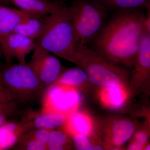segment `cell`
Wrapping results in <instances>:
<instances>
[{
    "label": "cell",
    "mask_w": 150,
    "mask_h": 150,
    "mask_svg": "<svg viewBox=\"0 0 150 150\" xmlns=\"http://www.w3.org/2000/svg\"><path fill=\"white\" fill-rule=\"evenodd\" d=\"M145 18L139 8L117 11L92 41V50L113 64L132 68L142 38L148 34Z\"/></svg>",
    "instance_id": "1"
},
{
    "label": "cell",
    "mask_w": 150,
    "mask_h": 150,
    "mask_svg": "<svg viewBox=\"0 0 150 150\" xmlns=\"http://www.w3.org/2000/svg\"><path fill=\"white\" fill-rule=\"evenodd\" d=\"M77 46L68 7L64 6L45 18L42 32L35 40L32 59L52 54L78 65Z\"/></svg>",
    "instance_id": "2"
},
{
    "label": "cell",
    "mask_w": 150,
    "mask_h": 150,
    "mask_svg": "<svg viewBox=\"0 0 150 150\" xmlns=\"http://www.w3.org/2000/svg\"><path fill=\"white\" fill-rule=\"evenodd\" d=\"M0 81L18 105L36 102L42 98L46 90L26 63L11 64L1 68Z\"/></svg>",
    "instance_id": "3"
},
{
    "label": "cell",
    "mask_w": 150,
    "mask_h": 150,
    "mask_svg": "<svg viewBox=\"0 0 150 150\" xmlns=\"http://www.w3.org/2000/svg\"><path fill=\"white\" fill-rule=\"evenodd\" d=\"M68 10L77 45L86 46L104 26L107 9L95 1L76 0Z\"/></svg>",
    "instance_id": "4"
},
{
    "label": "cell",
    "mask_w": 150,
    "mask_h": 150,
    "mask_svg": "<svg viewBox=\"0 0 150 150\" xmlns=\"http://www.w3.org/2000/svg\"><path fill=\"white\" fill-rule=\"evenodd\" d=\"M76 56L78 66L84 70L93 84L100 87L116 84H127L126 70L108 61L91 48L77 45Z\"/></svg>",
    "instance_id": "5"
},
{
    "label": "cell",
    "mask_w": 150,
    "mask_h": 150,
    "mask_svg": "<svg viewBox=\"0 0 150 150\" xmlns=\"http://www.w3.org/2000/svg\"><path fill=\"white\" fill-rule=\"evenodd\" d=\"M41 112H57L69 115L78 110L81 96L77 89L54 83L43 94Z\"/></svg>",
    "instance_id": "6"
},
{
    "label": "cell",
    "mask_w": 150,
    "mask_h": 150,
    "mask_svg": "<svg viewBox=\"0 0 150 150\" xmlns=\"http://www.w3.org/2000/svg\"><path fill=\"white\" fill-rule=\"evenodd\" d=\"M130 80L131 91L148 93L150 76V34L144 35L132 67Z\"/></svg>",
    "instance_id": "7"
},
{
    "label": "cell",
    "mask_w": 150,
    "mask_h": 150,
    "mask_svg": "<svg viewBox=\"0 0 150 150\" xmlns=\"http://www.w3.org/2000/svg\"><path fill=\"white\" fill-rule=\"evenodd\" d=\"M35 46V40L12 32L0 35V47L5 58L6 65L11 64L14 59L25 63L26 57Z\"/></svg>",
    "instance_id": "8"
},
{
    "label": "cell",
    "mask_w": 150,
    "mask_h": 150,
    "mask_svg": "<svg viewBox=\"0 0 150 150\" xmlns=\"http://www.w3.org/2000/svg\"><path fill=\"white\" fill-rule=\"evenodd\" d=\"M29 64L40 82L46 89L56 82L64 70L62 63L51 54L31 59Z\"/></svg>",
    "instance_id": "9"
},
{
    "label": "cell",
    "mask_w": 150,
    "mask_h": 150,
    "mask_svg": "<svg viewBox=\"0 0 150 150\" xmlns=\"http://www.w3.org/2000/svg\"><path fill=\"white\" fill-rule=\"evenodd\" d=\"M107 125L103 137L105 144L110 149L122 148L136 132L135 123L127 118H116L110 121Z\"/></svg>",
    "instance_id": "10"
},
{
    "label": "cell",
    "mask_w": 150,
    "mask_h": 150,
    "mask_svg": "<svg viewBox=\"0 0 150 150\" xmlns=\"http://www.w3.org/2000/svg\"><path fill=\"white\" fill-rule=\"evenodd\" d=\"M126 85L116 84L101 87L99 98L101 104L111 110H118L125 105L129 98Z\"/></svg>",
    "instance_id": "11"
},
{
    "label": "cell",
    "mask_w": 150,
    "mask_h": 150,
    "mask_svg": "<svg viewBox=\"0 0 150 150\" xmlns=\"http://www.w3.org/2000/svg\"><path fill=\"white\" fill-rule=\"evenodd\" d=\"M62 129L70 137L78 134L90 137L94 131V124L87 113L78 110L69 114Z\"/></svg>",
    "instance_id": "12"
},
{
    "label": "cell",
    "mask_w": 150,
    "mask_h": 150,
    "mask_svg": "<svg viewBox=\"0 0 150 150\" xmlns=\"http://www.w3.org/2000/svg\"><path fill=\"white\" fill-rule=\"evenodd\" d=\"M11 3L30 15L46 17L64 6L60 1L51 0H10Z\"/></svg>",
    "instance_id": "13"
},
{
    "label": "cell",
    "mask_w": 150,
    "mask_h": 150,
    "mask_svg": "<svg viewBox=\"0 0 150 150\" xmlns=\"http://www.w3.org/2000/svg\"><path fill=\"white\" fill-rule=\"evenodd\" d=\"M30 15L20 9L0 4V35L13 32L16 25Z\"/></svg>",
    "instance_id": "14"
},
{
    "label": "cell",
    "mask_w": 150,
    "mask_h": 150,
    "mask_svg": "<svg viewBox=\"0 0 150 150\" xmlns=\"http://www.w3.org/2000/svg\"><path fill=\"white\" fill-rule=\"evenodd\" d=\"M46 17L30 15L16 25L13 32L35 40L42 32Z\"/></svg>",
    "instance_id": "15"
},
{
    "label": "cell",
    "mask_w": 150,
    "mask_h": 150,
    "mask_svg": "<svg viewBox=\"0 0 150 150\" xmlns=\"http://www.w3.org/2000/svg\"><path fill=\"white\" fill-rule=\"evenodd\" d=\"M88 82L90 81L87 74L83 69L78 66L64 70L55 83L79 90Z\"/></svg>",
    "instance_id": "16"
},
{
    "label": "cell",
    "mask_w": 150,
    "mask_h": 150,
    "mask_svg": "<svg viewBox=\"0 0 150 150\" xmlns=\"http://www.w3.org/2000/svg\"><path fill=\"white\" fill-rule=\"evenodd\" d=\"M68 115L57 112H43L36 115L32 121L34 128L54 130L61 128L67 120Z\"/></svg>",
    "instance_id": "17"
},
{
    "label": "cell",
    "mask_w": 150,
    "mask_h": 150,
    "mask_svg": "<svg viewBox=\"0 0 150 150\" xmlns=\"http://www.w3.org/2000/svg\"><path fill=\"white\" fill-rule=\"evenodd\" d=\"M105 8L122 10L139 8H149L150 0H94Z\"/></svg>",
    "instance_id": "18"
},
{
    "label": "cell",
    "mask_w": 150,
    "mask_h": 150,
    "mask_svg": "<svg viewBox=\"0 0 150 150\" xmlns=\"http://www.w3.org/2000/svg\"><path fill=\"white\" fill-rule=\"evenodd\" d=\"M18 105L11 94L0 81V114L12 117L20 113Z\"/></svg>",
    "instance_id": "19"
},
{
    "label": "cell",
    "mask_w": 150,
    "mask_h": 150,
    "mask_svg": "<svg viewBox=\"0 0 150 150\" xmlns=\"http://www.w3.org/2000/svg\"><path fill=\"white\" fill-rule=\"evenodd\" d=\"M70 136L64 130H52L46 145L47 150H63L71 149Z\"/></svg>",
    "instance_id": "20"
},
{
    "label": "cell",
    "mask_w": 150,
    "mask_h": 150,
    "mask_svg": "<svg viewBox=\"0 0 150 150\" xmlns=\"http://www.w3.org/2000/svg\"><path fill=\"white\" fill-rule=\"evenodd\" d=\"M20 137L3 125L0 127V150L6 149L13 146Z\"/></svg>",
    "instance_id": "21"
},
{
    "label": "cell",
    "mask_w": 150,
    "mask_h": 150,
    "mask_svg": "<svg viewBox=\"0 0 150 150\" xmlns=\"http://www.w3.org/2000/svg\"><path fill=\"white\" fill-rule=\"evenodd\" d=\"M149 136L148 130L145 129H141L137 132H135L133 137L132 140L127 147L129 150H144L145 146L148 144Z\"/></svg>",
    "instance_id": "22"
},
{
    "label": "cell",
    "mask_w": 150,
    "mask_h": 150,
    "mask_svg": "<svg viewBox=\"0 0 150 150\" xmlns=\"http://www.w3.org/2000/svg\"><path fill=\"white\" fill-rule=\"evenodd\" d=\"M72 138L74 146L77 149L79 150H101L103 147L98 144L92 143L89 139V137L84 135H74Z\"/></svg>",
    "instance_id": "23"
},
{
    "label": "cell",
    "mask_w": 150,
    "mask_h": 150,
    "mask_svg": "<svg viewBox=\"0 0 150 150\" xmlns=\"http://www.w3.org/2000/svg\"><path fill=\"white\" fill-rule=\"evenodd\" d=\"M15 145H16V148L19 150H47L46 145L35 140H27L22 142H17Z\"/></svg>",
    "instance_id": "24"
},
{
    "label": "cell",
    "mask_w": 150,
    "mask_h": 150,
    "mask_svg": "<svg viewBox=\"0 0 150 150\" xmlns=\"http://www.w3.org/2000/svg\"><path fill=\"white\" fill-rule=\"evenodd\" d=\"M6 118L5 115L0 114V127L6 122Z\"/></svg>",
    "instance_id": "25"
},
{
    "label": "cell",
    "mask_w": 150,
    "mask_h": 150,
    "mask_svg": "<svg viewBox=\"0 0 150 150\" xmlns=\"http://www.w3.org/2000/svg\"><path fill=\"white\" fill-rule=\"evenodd\" d=\"M11 4L10 0H0V4L2 5H7Z\"/></svg>",
    "instance_id": "26"
},
{
    "label": "cell",
    "mask_w": 150,
    "mask_h": 150,
    "mask_svg": "<svg viewBox=\"0 0 150 150\" xmlns=\"http://www.w3.org/2000/svg\"><path fill=\"white\" fill-rule=\"evenodd\" d=\"M145 150H150V145L149 144H147L145 146L144 148V149Z\"/></svg>",
    "instance_id": "27"
},
{
    "label": "cell",
    "mask_w": 150,
    "mask_h": 150,
    "mask_svg": "<svg viewBox=\"0 0 150 150\" xmlns=\"http://www.w3.org/2000/svg\"><path fill=\"white\" fill-rule=\"evenodd\" d=\"M2 52L1 51H0V59H1V56ZM0 69H1V67H0Z\"/></svg>",
    "instance_id": "28"
},
{
    "label": "cell",
    "mask_w": 150,
    "mask_h": 150,
    "mask_svg": "<svg viewBox=\"0 0 150 150\" xmlns=\"http://www.w3.org/2000/svg\"><path fill=\"white\" fill-rule=\"evenodd\" d=\"M0 51H1V47H0Z\"/></svg>",
    "instance_id": "29"
},
{
    "label": "cell",
    "mask_w": 150,
    "mask_h": 150,
    "mask_svg": "<svg viewBox=\"0 0 150 150\" xmlns=\"http://www.w3.org/2000/svg\"><path fill=\"white\" fill-rule=\"evenodd\" d=\"M61 1H65V0H61Z\"/></svg>",
    "instance_id": "30"
}]
</instances>
